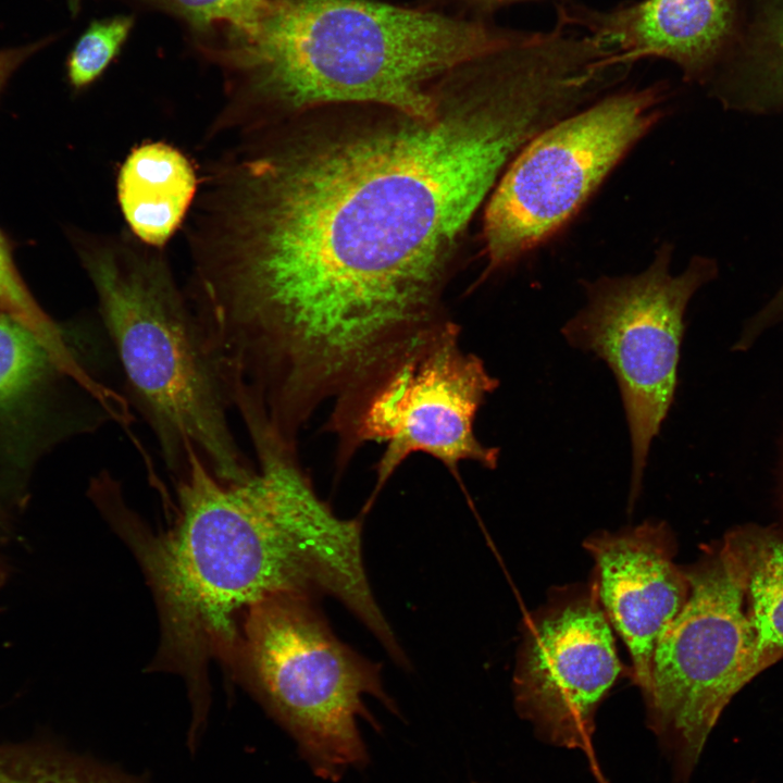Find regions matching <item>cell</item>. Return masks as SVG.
Wrapping results in <instances>:
<instances>
[{
  "label": "cell",
  "instance_id": "obj_22",
  "mask_svg": "<svg viewBox=\"0 0 783 783\" xmlns=\"http://www.w3.org/2000/svg\"><path fill=\"white\" fill-rule=\"evenodd\" d=\"M46 44L47 41L42 39L20 47L0 49V96L18 67L37 51L42 49Z\"/></svg>",
  "mask_w": 783,
  "mask_h": 783
},
{
  "label": "cell",
  "instance_id": "obj_21",
  "mask_svg": "<svg viewBox=\"0 0 783 783\" xmlns=\"http://www.w3.org/2000/svg\"><path fill=\"white\" fill-rule=\"evenodd\" d=\"M783 326V284L774 295L744 323L741 337L754 345L767 331L774 326Z\"/></svg>",
  "mask_w": 783,
  "mask_h": 783
},
{
  "label": "cell",
  "instance_id": "obj_5",
  "mask_svg": "<svg viewBox=\"0 0 783 783\" xmlns=\"http://www.w3.org/2000/svg\"><path fill=\"white\" fill-rule=\"evenodd\" d=\"M316 597L281 594L247 609L241 654L252 687L322 779L337 781L368 759L358 718L373 723L370 695L396 711L380 664L343 643Z\"/></svg>",
  "mask_w": 783,
  "mask_h": 783
},
{
  "label": "cell",
  "instance_id": "obj_1",
  "mask_svg": "<svg viewBox=\"0 0 783 783\" xmlns=\"http://www.w3.org/2000/svg\"><path fill=\"white\" fill-rule=\"evenodd\" d=\"M543 125L524 95L481 86L461 112L323 148L239 137L189 232L190 299L222 372L311 415L446 320L452 247Z\"/></svg>",
  "mask_w": 783,
  "mask_h": 783
},
{
  "label": "cell",
  "instance_id": "obj_2",
  "mask_svg": "<svg viewBox=\"0 0 783 783\" xmlns=\"http://www.w3.org/2000/svg\"><path fill=\"white\" fill-rule=\"evenodd\" d=\"M165 534H127L162 610L166 656L199 681L204 656H233L235 612L281 594L355 600L363 583L356 525L294 472L263 467L240 482L191 453Z\"/></svg>",
  "mask_w": 783,
  "mask_h": 783
},
{
  "label": "cell",
  "instance_id": "obj_8",
  "mask_svg": "<svg viewBox=\"0 0 783 783\" xmlns=\"http://www.w3.org/2000/svg\"><path fill=\"white\" fill-rule=\"evenodd\" d=\"M684 569L688 599L658 639L642 695L676 783H688L721 713L759 674L742 584L722 539Z\"/></svg>",
  "mask_w": 783,
  "mask_h": 783
},
{
  "label": "cell",
  "instance_id": "obj_18",
  "mask_svg": "<svg viewBox=\"0 0 783 783\" xmlns=\"http://www.w3.org/2000/svg\"><path fill=\"white\" fill-rule=\"evenodd\" d=\"M132 20L119 16L94 22L80 36L66 61L70 86L79 91L92 84L120 51Z\"/></svg>",
  "mask_w": 783,
  "mask_h": 783
},
{
  "label": "cell",
  "instance_id": "obj_15",
  "mask_svg": "<svg viewBox=\"0 0 783 783\" xmlns=\"http://www.w3.org/2000/svg\"><path fill=\"white\" fill-rule=\"evenodd\" d=\"M722 542L742 584L760 674L783 659V531L746 523Z\"/></svg>",
  "mask_w": 783,
  "mask_h": 783
},
{
  "label": "cell",
  "instance_id": "obj_6",
  "mask_svg": "<svg viewBox=\"0 0 783 783\" xmlns=\"http://www.w3.org/2000/svg\"><path fill=\"white\" fill-rule=\"evenodd\" d=\"M459 326L446 319L422 332L334 401L326 424L337 437L338 464L363 444L386 445L376 483L360 514L412 453L440 461L460 481L459 463L495 469L499 449L484 446L473 425L498 380L482 359L460 348Z\"/></svg>",
  "mask_w": 783,
  "mask_h": 783
},
{
  "label": "cell",
  "instance_id": "obj_14",
  "mask_svg": "<svg viewBox=\"0 0 783 783\" xmlns=\"http://www.w3.org/2000/svg\"><path fill=\"white\" fill-rule=\"evenodd\" d=\"M198 190L190 160L162 141L133 148L116 179L117 201L133 237L156 249H162L182 226Z\"/></svg>",
  "mask_w": 783,
  "mask_h": 783
},
{
  "label": "cell",
  "instance_id": "obj_11",
  "mask_svg": "<svg viewBox=\"0 0 783 783\" xmlns=\"http://www.w3.org/2000/svg\"><path fill=\"white\" fill-rule=\"evenodd\" d=\"M77 390L105 408L116 397L90 373L69 365L30 328L0 313V499L22 502L40 458L91 425L71 409Z\"/></svg>",
  "mask_w": 783,
  "mask_h": 783
},
{
  "label": "cell",
  "instance_id": "obj_25",
  "mask_svg": "<svg viewBox=\"0 0 783 783\" xmlns=\"http://www.w3.org/2000/svg\"><path fill=\"white\" fill-rule=\"evenodd\" d=\"M781 498H782V506H783V457H782V468H781Z\"/></svg>",
  "mask_w": 783,
  "mask_h": 783
},
{
  "label": "cell",
  "instance_id": "obj_3",
  "mask_svg": "<svg viewBox=\"0 0 783 783\" xmlns=\"http://www.w3.org/2000/svg\"><path fill=\"white\" fill-rule=\"evenodd\" d=\"M481 22L370 0H278L228 53L240 74L211 130L243 136L278 111L375 102L418 121L437 116L428 83L512 36Z\"/></svg>",
  "mask_w": 783,
  "mask_h": 783
},
{
  "label": "cell",
  "instance_id": "obj_13",
  "mask_svg": "<svg viewBox=\"0 0 783 783\" xmlns=\"http://www.w3.org/2000/svg\"><path fill=\"white\" fill-rule=\"evenodd\" d=\"M558 17L597 37L625 66L662 59L686 80L706 83L731 39L735 0H639L609 11L564 4Z\"/></svg>",
  "mask_w": 783,
  "mask_h": 783
},
{
  "label": "cell",
  "instance_id": "obj_4",
  "mask_svg": "<svg viewBox=\"0 0 783 783\" xmlns=\"http://www.w3.org/2000/svg\"><path fill=\"white\" fill-rule=\"evenodd\" d=\"M66 235L169 469L178 476L195 452L224 481L251 476L198 320L162 249L74 227Z\"/></svg>",
  "mask_w": 783,
  "mask_h": 783
},
{
  "label": "cell",
  "instance_id": "obj_20",
  "mask_svg": "<svg viewBox=\"0 0 783 783\" xmlns=\"http://www.w3.org/2000/svg\"><path fill=\"white\" fill-rule=\"evenodd\" d=\"M190 22L204 26L225 22L236 28L244 39L256 35L271 13V0H165Z\"/></svg>",
  "mask_w": 783,
  "mask_h": 783
},
{
  "label": "cell",
  "instance_id": "obj_17",
  "mask_svg": "<svg viewBox=\"0 0 783 783\" xmlns=\"http://www.w3.org/2000/svg\"><path fill=\"white\" fill-rule=\"evenodd\" d=\"M0 783H139L76 759L0 750Z\"/></svg>",
  "mask_w": 783,
  "mask_h": 783
},
{
  "label": "cell",
  "instance_id": "obj_10",
  "mask_svg": "<svg viewBox=\"0 0 783 783\" xmlns=\"http://www.w3.org/2000/svg\"><path fill=\"white\" fill-rule=\"evenodd\" d=\"M624 671L593 577L555 587L524 619L514 708L539 739L580 750L597 782L608 783L595 753V717Z\"/></svg>",
  "mask_w": 783,
  "mask_h": 783
},
{
  "label": "cell",
  "instance_id": "obj_19",
  "mask_svg": "<svg viewBox=\"0 0 783 783\" xmlns=\"http://www.w3.org/2000/svg\"><path fill=\"white\" fill-rule=\"evenodd\" d=\"M771 53L758 83L739 95L729 109L749 114H783V4L769 26Z\"/></svg>",
  "mask_w": 783,
  "mask_h": 783
},
{
  "label": "cell",
  "instance_id": "obj_12",
  "mask_svg": "<svg viewBox=\"0 0 783 783\" xmlns=\"http://www.w3.org/2000/svg\"><path fill=\"white\" fill-rule=\"evenodd\" d=\"M583 546L595 561L600 604L629 649L632 681L643 695L658 639L689 596L686 571L674 562V535L664 522L645 521L594 533Z\"/></svg>",
  "mask_w": 783,
  "mask_h": 783
},
{
  "label": "cell",
  "instance_id": "obj_16",
  "mask_svg": "<svg viewBox=\"0 0 783 783\" xmlns=\"http://www.w3.org/2000/svg\"><path fill=\"white\" fill-rule=\"evenodd\" d=\"M16 243L0 226V313L36 333L62 360L82 364L67 330L57 323L36 300L15 260Z\"/></svg>",
  "mask_w": 783,
  "mask_h": 783
},
{
  "label": "cell",
  "instance_id": "obj_9",
  "mask_svg": "<svg viewBox=\"0 0 783 783\" xmlns=\"http://www.w3.org/2000/svg\"><path fill=\"white\" fill-rule=\"evenodd\" d=\"M672 256L663 243L637 274L583 281L586 303L561 328L570 346L604 360L616 376L632 444L630 506L674 398L686 308L719 272L716 260L697 254L673 274Z\"/></svg>",
  "mask_w": 783,
  "mask_h": 783
},
{
  "label": "cell",
  "instance_id": "obj_23",
  "mask_svg": "<svg viewBox=\"0 0 783 783\" xmlns=\"http://www.w3.org/2000/svg\"><path fill=\"white\" fill-rule=\"evenodd\" d=\"M476 4L485 9H495L509 3L521 2V1H535V0H472Z\"/></svg>",
  "mask_w": 783,
  "mask_h": 783
},
{
  "label": "cell",
  "instance_id": "obj_7",
  "mask_svg": "<svg viewBox=\"0 0 783 783\" xmlns=\"http://www.w3.org/2000/svg\"><path fill=\"white\" fill-rule=\"evenodd\" d=\"M668 99L662 84L610 91L526 142L486 208L489 268L511 264L561 232L660 122Z\"/></svg>",
  "mask_w": 783,
  "mask_h": 783
},
{
  "label": "cell",
  "instance_id": "obj_24",
  "mask_svg": "<svg viewBox=\"0 0 783 783\" xmlns=\"http://www.w3.org/2000/svg\"><path fill=\"white\" fill-rule=\"evenodd\" d=\"M69 8L73 13H76L79 9V2L80 0H67Z\"/></svg>",
  "mask_w": 783,
  "mask_h": 783
}]
</instances>
